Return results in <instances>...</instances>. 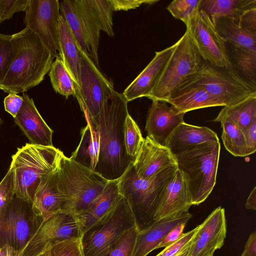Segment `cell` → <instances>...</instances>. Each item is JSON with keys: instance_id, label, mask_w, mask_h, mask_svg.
I'll use <instances>...</instances> for the list:
<instances>
[{"instance_id": "7dc6e473", "label": "cell", "mask_w": 256, "mask_h": 256, "mask_svg": "<svg viewBox=\"0 0 256 256\" xmlns=\"http://www.w3.org/2000/svg\"><path fill=\"white\" fill-rule=\"evenodd\" d=\"M248 155L256 150V121L254 122L242 130Z\"/></svg>"}, {"instance_id": "60d3db41", "label": "cell", "mask_w": 256, "mask_h": 256, "mask_svg": "<svg viewBox=\"0 0 256 256\" xmlns=\"http://www.w3.org/2000/svg\"><path fill=\"white\" fill-rule=\"evenodd\" d=\"M14 170L10 166L8 172L0 182V212H4L14 195Z\"/></svg>"}, {"instance_id": "ab89813d", "label": "cell", "mask_w": 256, "mask_h": 256, "mask_svg": "<svg viewBox=\"0 0 256 256\" xmlns=\"http://www.w3.org/2000/svg\"><path fill=\"white\" fill-rule=\"evenodd\" d=\"M138 232L136 226L125 232L108 256H132Z\"/></svg>"}, {"instance_id": "8992f818", "label": "cell", "mask_w": 256, "mask_h": 256, "mask_svg": "<svg viewBox=\"0 0 256 256\" xmlns=\"http://www.w3.org/2000/svg\"><path fill=\"white\" fill-rule=\"evenodd\" d=\"M62 152L54 146L30 144L18 148L10 166L14 170L15 196L32 202L41 178L56 168Z\"/></svg>"}, {"instance_id": "83f0119b", "label": "cell", "mask_w": 256, "mask_h": 256, "mask_svg": "<svg viewBox=\"0 0 256 256\" xmlns=\"http://www.w3.org/2000/svg\"><path fill=\"white\" fill-rule=\"evenodd\" d=\"M84 116L86 125L82 129L80 143L70 158L94 171L100 153V133L98 128L92 123L88 118L86 116Z\"/></svg>"}, {"instance_id": "f5cc1de1", "label": "cell", "mask_w": 256, "mask_h": 256, "mask_svg": "<svg viewBox=\"0 0 256 256\" xmlns=\"http://www.w3.org/2000/svg\"><path fill=\"white\" fill-rule=\"evenodd\" d=\"M50 244H48L42 252L36 256H48Z\"/></svg>"}, {"instance_id": "9a60e30c", "label": "cell", "mask_w": 256, "mask_h": 256, "mask_svg": "<svg viewBox=\"0 0 256 256\" xmlns=\"http://www.w3.org/2000/svg\"><path fill=\"white\" fill-rule=\"evenodd\" d=\"M82 232L76 215L60 210L44 222L18 256H36L50 244L73 238H81Z\"/></svg>"}, {"instance_id": "603a6c76", "label": "cell", "mask_w": 256, "mask_h": 256, "mask_svg": "<svg viewBox=\"0 0 256 256\" xmlns=\"http://www.w3.org/2000/svg\"><path fill=\"white\" fill-rule=\"evenodd\" d=\"M218 142L217 134L210 128L188 124L184 122L172 133L166 140L164 146L176 158L196 146Z\"/></svg>"}, {"instance_id": "277c9868", "label": "cell", "mask_w": 256, "mask_h": 256, "mask_svg": "<svg viewBox=\"0 0 256 256\" xmlns=\"http://www.w3.org/2000/svg\"><path fill=\"white\" fill-rule=\"evenodd\" d=\"M178 169L170 167L148 179L138 177L132 164L118 179L119 193L127 200L139 231L154 221L162 191Z\"/></svg>"}, {"instance_id": "f546056e", "label": "cell", "mask_w": 256, "mask_h": 256, "mask_svg": "<svg viewBox=\"0 0 256 256\" xmlns=\"http://www.w3.org/2000/svg\"><path fill=\"white\" fill-rule=\"evenodd\" d=\"M224 119L233 122L242 130L256 121V94L236 104L224 106L213 121Z\"/></svg>"}, {"instance_id": "816d5d0a", "label": "cell", "mask_w": 256, "mask_h": 256, "mask_svg": "<svg viewBox=\"0 0 256 256\" xmlns=\"http://www.w3.org/2000/svg\"><path fill=\"white\" fill-rule=\"evenodd\" d=\"M192 242V240L182 251H180L178 254H177L175 256H188V252H189V250L190 249Z\"/></svg>"}, {"instance_id": "e0dca14e", "label": "cell", "mask_w": 256, "mask_h": 256, "mask_svg": "<svg viewBox=\"0 0 256 256\" xmlns=\"http://www.w3.org/2000/svg\"><path fill=\"white\" fill-rule=\"evenodd\" d=\"M192 205L188 184L178 168L165 185L154 216V220L188 212Z\"/></svg>"}, {"instance_id": "836d02e7", "label": "cell", "mask_w": 256, "mask_h": 256, "mask_svg": "<svg viewBox=\"0 0 256 256\" xmlns=\"http://www.w3.org/2000/svg\"><path fill=\"white\" fill-rule=\"evenodd\" d=\"M144 140L138 125L128 114L124 122V144L127 154L134 162Z\"/></svg>"}, {"instance_id": "ac0fdd59", "label": "cell", "mask_w": 256, "mask_h": 256, "mask_svg": "<svg viewBox=\"0 0 256 256\" xmlns=\"http://www.w3.org/2000/svg\"><path fill=\"white\" fill-rule=\"evenodd\" d=\"M132 165L138 177L148 179L177 162L168 148L146 136Z\"/></svg>"}, {"instance_id": "5b68a950", "label": "cell", "mask_w": 256, "mask_h": 256, "mask_svg": "<svg viewBox=\"0 0 256 256\" xmlns=\"http://www.w3.org/2000/svg\"><path fill=\"white\" fill-rule=\"evenodd\" d=\"M55 172L58 187L66 199L64 211L76 214L85 210L109 182L62 152Z\"/></svg>"}, {"instance_id": "52a82bcc", "label": "cell", "mask_w": 256, "mask_h": 256, "mask_svg": "<svg viewBox=\"0 0 256 256\" xmlns=\"http://www.w3.org/2000/svg\"><path fill=\"white\" fill-rule=\"evenodd\" d=\"M220 150V142L205 143L176 158L178 168L187 180L192 205L204 202L216 184Z\"/></svg>"}, {"instance_id": "5bb4252c", "label": "cell", "mask_w": 256, "mask_h": 256, "mask_svg": "<svg viewBox=\"0 0 256 256\" xmlns=\"http://www.w3.org/2000/svg\"><path fill=\"white\" fill-rule=\"evenodd\" d=\"M186 26L200 54L208 64L218 68L230 66L226 42L206 12L200 10Z\"/></svg>"}, {"instance_id": "11a10c76", "label": "cell", "mask_w": 256, "mask_h": 256, "mask_svg": "<svg viewBox=\"0 0 256 256\" xmlns=\"http://www.w3.org/2000/svg\"><path fill=\"white\" fill-rule=\"evenodd\" d=\"M82 256H84V254H82Z\"/></svg>"}, {"instance_id": "b9f144b4", "label": "cell", "mask_w": 256, "mask_h": 256, "mask_svg": "<svg viewBox=\"0 0 256 256\" xmlns=\"http://www.w3.org/2000/svg\"><path fill=\"white\" fill-rule=\"evenodd\" d=\"M30 0H0V24L12 18L14 14L25 12Z\"/></svg>"}, {"instance_id": "4fadbf2b", "label": "cell", "mask_w": 256, "mask_h": 256, "mask_svg": "<svg viewBox=\"0 0 256 256\" xmlns=\"http://www.w3.org/2000/svg\"><path fill=\"white\" fill-rule=\"evenodd\" d=\"M25 12L26 28L38 36L54 58L62 61L59 40L60 1L30 0Z\"/></svg>"}, {"instance_id": "44dd1931", "label": "cell", "mask_w": 256, "mask_h": 256, "mask_svg": "<svg viewBox=\"0 0 256 256\" xmlns=\"http://www.w3.org/2000/svg\"><path fill=\"white\" fill-rule=\"evenodd\" d=\"M176 44L156 52L149 64L124 91L122 94L128 102L140 98H147L160 76Z\"/></svg>"}, {"instance_id": "7bdbcfd3", "label": "cell", "mask_w": 256, "mask_h": 256, "mask_svg": "<svg viewBox=\"0 0 256 256\" xmlns=\"http://www.w3.org/2000/svg\"><path fill=\"white\" fill-rule=\"evenodd\" d=\"M198 228V226L188 232L183 233L177 240L164 248L156 256H175L191 242Z\"/></svg>"}, {"instance_id": "ffe728a7", "label": "cell", "mask_w": 256, "mask_h": 256, "mask_svg": "<svg viewBox=\"0 0 256 256\" xmlns=\"http://www.w3.org/2000/svg\"><path fill=\"white\" fill-rule=\"evenodd\" d=\"M22 106L14 118L16 124L28 139L30 144L54 146L53 130L48 126L38 112L33 99L23 92Z\"/></svg>"}, {"instance_id": "9c48e42d", "label": "cell", "mask_w": 256, "mask_h": 256, "mask_svg": "<svg viewBox=\"0 0 256 256\" xmlns=\"http://www.w3.org/2000/svg\"><path fill=\"white\" fill-rule=\"evenodd\" d=\"M175 44L160 76L147 96L152 100L167 102L207 64L200 54L188 29Z\"/></svg>"}, {"instance_id": "2e32d148", "label": "cell", "mask_w": 256, "mask_h": 256, "mask_svg": "<svg viewBox=\"0 0 256 256\" xmlns=\"http://www.w3.org/2000/svg\"><path fill=\"white\" fill-rule=\"evenodd\" d=\"M226 226L224 209L218 206L198 225L188 256H213L224 244Z\"/></svg>"}, {"instance_id": "c3c4849f", "label": "cell", "mask_w": 256, "mask_h": 256, "mask_svg": "<svg viewBox=\"0 0 256 256\" xmlns=\"http://www.w3.org/2000/svg\"><path fill=\"white\" fill-rule=\"evenodd\" d=\"M240 256H256V232H252Z\"/></svg>"}, {"instance_id": "7402d4cb", "label": "cell", "mask_w": 256, "mask_h": 256, "mask_svg": "<svg viewBox=\"0 0 256 256\" xmlns=\"http://www.w3.org/2000/svg\"><path fill=\"white\" fill-rule=\"evenodd\" d=\"M192 216V214L186 212L154 220L144 229L138 232L132 256H146L156 249L172 229L178 224L187 223Z\"/></svg>"}, {"instance_id": "30bf717a", "label": "cell", "mask_w": 256, "mask_h": 256, "mask_svg": "<svg viewBox=\"0 0 256 256\" xmlns=\"http://www.w3.org/2000/svg\"><path fill=\"white\" fill-rule=\"evenodd\" d=\"M44 220L32 202L14 194L6 210L0 212V248L8 246L18 256Z\"/></svg>"}, {"instance_id": "d590c367", "label": "cell", "mask_w": 256, "mask_h": 256, "mask_svg": "<svg viewBox=\"0 0 256 256\" xmlns=\"http://www.w3.org/2000/svg\"><path fill=\"white\" fill-rule=\"evenodd\" d=\"M232 18L244 28L256 32V0H240Z\"/></svg>"}, {"instance_id": "d6a6232c", "label": "cell", "mask_w": 256, "mask_h": 256, "mask_svg": "<svg viewBox=\"0 0 256 256\" xmlns=\"http://www.w3.org/2000/svg\"><path fill=\"white\" fill-rule=\"evenodd\" d=\"M233 58L236 66H233L240 75L256 88V52L234 48Z\"/></svg>"}, {"instance_id": "bcb514c9", "label": "cell", "mask_w": 256, "mask_h": 256, "mask_svg": "<svg viewBox=\"0 0 256 256\" xmlns=\"http://www.w3.org/2000/svg\"><path fill=\"white\" fill-rule=\"evenodd\" d=\"M186 224V222H182L175 226L166 235L157 246L156 249L164 247L166 248L177 240L183 234Z\"/></svg>"}, {"instance_id": "681fc988", "label": "cell", "mask_w": 256, "mask_h": 256, "mask_svg": "<svg viewBox=\"0 0 256 256\" xmlns=\"http://www.w3.org/2000/svg\"><path fill=\"white\" fill-rule=\"evenodd\" d=\"M245 208L247 210H256V187L250 192L246 201Z\"/></svg>"}, {"instance_id": "8d00e7d4", "label": "cell", "mask_w": 256, "mask_h": 256, "mask_svg": "<svg viewBox=\"0 0 256 256\" xmlns=\"http://www.w3.org/2000/svg\"><path fill=\"white\" fill-rule=\"evenodd\" d=\"M201 0H174L167 6V10L176 19L182 21L185 25L200 10Z\"/></svg>"}, {"instance_id": "6da1fadb", "label": "cell", "mask_w": 256, "mask_h": 256, "mask_svg": "<svg viewBox=\"0 0 256 256\" xmlns=\"http://www.w3.org/2000/svg\"><path fill=\"white\" fill-rule=\"evenodd\" d=\"M128 102L122 94L114 90L91 122L100 136L98 159L94 171L108 181L120 179L134 162L124 144V122L129 114Z\"/></svg>"}, {"instance_id": "3957f363", "label": "cell", "mask_w": 256, "mask_h": 256, "mask_svg": "<svg viewBox=\"0 0 256 256\" xmlns=\"http://www.w3.org/2000/svg\"><path fill=\"white\" fill-rule=\"evenodd\" d=\"M60 8L79 48L100 68V32L114 36V12L109 0H64L60 2Z\"/></svg>"}, {"instance_id": "d6986e66", "label": "cell", "mask_w": 256, "mask_h": 256, "mask_svg": "<svg viewBox=\"0 0 256 256\" xmlns=\"http://www.w3.org/2000/svg\"><path fill=\"white\" fill-rule=\"evenodd\" d=\"M152 101L146 116L145 130L147 136L164 146L176 128L184 122L185 113L180 112L166 101Z\"/></svg>"}, {"instance_id": "8fae6325", "label": "cell", "mask_w": 256, "mask_h": 256, "mask_svg": "<svg viewBox=\"0 0 256 256\" xmlns=\"http://www.w3.org/2000/svg\"><path fill=\"white\" fill-rule=\"evenodd\" d=\"M190 86H202L217 98L224 106L236 104L256 94V88L244 80L232 64L225 68L207 63L178 90Z\"/></svg>"}, {"instance_id": "484cf974", "label": "cell", "mask_w": 256, "mask_h": 256, "mask_svg": "<svg viewBox=\"0 0 256 256\" xmlns=\"http://www.w3.org/2000/svg\"><path fill=\"white\" fill-rule=\"evenodd\" d=\"M118 182V180L109 181L102 192L85 210L75 214L80 223L82 234L100 219L112 206L120 194Z\"/></svg>"}, {"instance_id": "4dcf8cb0", "label": "cell", "mask_w": 256, "mask_h": 256, "mask_svg": "<svg viewBox=\"0 0 256 256\" xmlns=\"http://www.w3.org/2000/svg\"><path fill=\"white\" fill-rule=\"evenodd\" d=\"M219 122L222 128V138L226 150L235 156L248 155L244 132L236 124L227 120Z\"/></svg>"}, {"instance_id": "7c38bea8", "label": "cell", "mask_w": 256, "mask_h": 256, "mask_svg": "<svg viewBox=\"0 0 256 256\" xmlns=\"http://www.w3.org/2000/svg\"><path fill=\"white\" fill-rule=\"evenodd\" d=\"M79 56V84L75 97L84 115L93 122L115 90L112 82L80 48Z\"/></svg>"}, {"instance_id": "f35d334b", "label": "cell", "mask_w": 256, "mask_h": 256, "mask_svg": "<svg viewBox=\"0 0 256 256\" xmlns=\"http://www.w3.org/2000/svg\"><path fill=\"white\" fill-rule=\"evenodd\" d=\"M14 56L12 35L0 34V88Z\"/></svg>"}, {"instance_id": "ee69618b", "label": "cell", "mask_w": 256, "mask_h": 256, "mask_svg": "<svg viewBox=\"0 0 256 256\" xmlns=\"http://www.w3.org/2000/svg\"><path fill=\"white\" fill-rule=\"evenodd\" d=\"M113 12L135 9L145 4L152 5L158 0H108Z\"/></svg>"}, {"instance_id": "db71d44e", "label": "cell", "mask_w": 256, "mask_h": 256, "mask_svg": "<svg viewBox=\"0 0 256 256\" xmlns=\"http://www.w3.org/2000/svg\"><path fill=\"white\" fill-rule=\"evenodd\" d=\"M2 121L1 120V118H0V125L2 124Z\"/></svg>"}, {"instance_id": "d4e9b609", "label": "cell", "mask_w": 256, "mask_h": 256, "mask_svg": "<svg viewBox=\"0 0 256 256\" xmlns=\"http://www.w3.org/2000/svg\"><path fill=\"white\" fill-rule=\"evenodd\" d=\"M166 102L185 114L199 108L224 106L217 98L198 86H190L178 90Z\"/></svg>"}, {"instance_id": "cb8c5ba5", "label": "cell", "mask_w": 256, "mask_h": 256, "mask_svg": "<svg viewBox=\"0 0 256 256\" xmlns=\"http://www.w3.org/2000/svg\"><path fill=\"white\" fill-rule=\"evenodd\" d=\"M32 202L44 220L60 210H64L66 199L58 187L55 168L41 178Z\"/></svg>"}, {"instance_id": "e575fe53", "label": "cell", "mask_w": 256, "mask_h": 256, "mask_svg": "<svg viewBox=\"0 0 256 256\" xmlns=\"http://www.w3.org/2000/svg\"><path fill=\"white\" fill-rule=\"evenodd\" d=\"M240 0H201L200 10L211 19L228 16L232 18Z\"/></svg>"}, {"instance_id": "74e56055", "label": "cell", "mask_w": 256, "mask_h": 256, "mask_svg": "<svg viewBox=\"0 0 256 256\" xmlns=\"http://www.w3.org/2000/svg\"><path fill=\"white\" fill-rule=\"evenodd\" d=\"M82 238H73L50 244L48 256H82Z\"/></svg>"}, {"instance_id": "ba28073f", "label": "cell", "mask_w": 256, "mask_h": 256, "mask_svg": "<svg viewBox=\"0 0 256 256\" xmlns=\"http://www.w3.org/2000/svg\"><path fill=\"white\" fill-rule=\"evenodd\" d=\"M136 226L126 200L119 194L108 211L82 234L84 256H108L124 232Z\"/></svg>"}, {"instance_id": "f6af8a7d", "label": "cell", "mask_w": 256, "mask_h": 256, "mask_svg": "<svg viewBox=\"0 0 256 256\" xmlns=\"http://www.w3.org/2000/svg\"><path fill=\"white\" fill-rule=\"evenodd\" d=\"M22 102V96L14 94H8L4 100L5 110L14 118L19 112Z\"/></svg>"}, {"instance_id": "f1b7e54d", "label": "cell", "mask_w": 256, "mask_h": 256, "mask_svg": "<svg viewBox=\"0 0 256 256\" xmlns=\"http://www.w3.org/2000/svg\"><path fill=\"white\" fill-rule=\"evenodd\" d=\"M59 40L62 62L76 87L79 84L80 48L66 20L60 14Z\"/></svg>"}, {"instance_id": "4316f807", "label": "cell", "mask_w": 256, "mask_h": 256, "mask_svg": "<svg viewBox=\"0 0 256 256\" xmlns=\"http://www.w3.org/2000/svg\"><path fill=\"white\" fill-rule=\"evenodd\" d=\"M211 20L225 42H230L234 48L256 52V32L244 28L230 16H221Z\"/></svg>"}, {"instance_id": "f907efd6", "label": "cell", "mask_w": 256, "mask_h": 256, "mask_svg": "<svg viewBox=\"0 0 256 256\" xmlns=\"http://www.w3.org/2000/svg\"><path fill=\"white\" fill-rule=\"evenodd\" d=\"M0 256H18L16 253L9 246H6L4 252Z\"/></svg>"}, {"instance_id": "1f68e13d", "label": "cell", "mask_w": 256, "mask_h": 256, "mask_svg": "<svg viewBox=\"0 0 256 256\" xmlns=\"http://www.w3.org/2000/svg\"><path fill=\"white\" fill-rule=\"evenodd\" d=\"M48 76L52 88L56 93L66 98L70 96H75L76 85L62 60L57 58L52 63Z\"/></svg>"}, {"instance_id": "7a4b0ae2", "label": "cell", "mask_w": 256, "mask_h": 256, "mask_svg": "<svg viewBox=\"0 0 256 256\" xmlns=\"http://www.w3.org/2000/svg\"><path fill=\"white\" fill-rule=\"evenodd\" d=\"M12 41L14 56L0 89L18 94L44 80L54 58L38 36L26 28L12 34Z\"/></svg>"}]
</instances>
